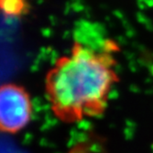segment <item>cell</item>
Listing matches in <instances>:
<instances>
[{
	"label": "cell",
	"mask_w": 153,
	"mask_h": 153,
	"mask_svg": "<svg viewBox=\"0 0 153 153\" xmlns=\"http://www.w3.org/2000/svg\"><path fill=\"white\" fill-rule=\"evenodd\" d=\"M118 45L105 40L100 48L75 40L68 53L54 61L45 78V91L57 120L76 124L102 116L119 82L114 53Z\"/></svg>",
	"instance_id": "1"
},
{
	"label": "cell",
	"mask_w": 153,
	"mask_h": 153,
	"mask_svg": "<svg viewBox=\"0 0 153 153\" xmlns=\"http://www.w3.org/2000/svg\"><path fill=\"white\" fill-rule=\"evenodd\" d=\"M0 8L7 18H19L29 11L27 0H0Z\"/></svg>",
	"instance_id": "3"
},
{
	"label": "cell",
	"mask_w": 153,
	"mask_h": 153,
	"mask_svg": "<svg viewBox=\"0 0 153 153\" xmlns=\"http://www.w3.org/2000/svg\"><path fill=\"white\" fill-rule=\"evenodd\" d=\"M33 105L29 91L17 83H5L0 88V128L16 135L30 124Z\"/></svg>",
	"instance_id": "2"
}]
</instances>
